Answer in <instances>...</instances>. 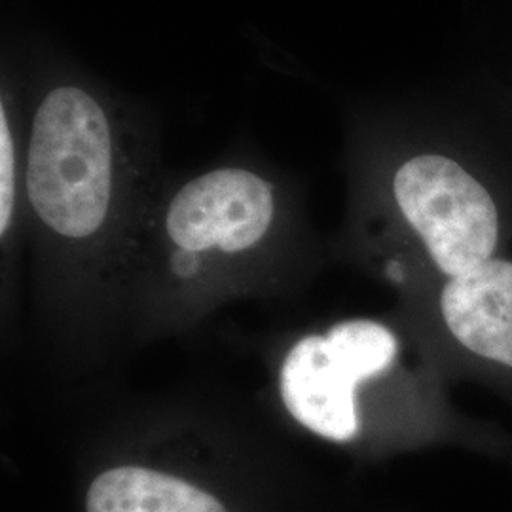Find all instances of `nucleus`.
Masks as SVG:
<instances>
[{"label":"nucleus","mask_w":512,"mask_h":512,"mask_svg":"<svg viewBox=\"0 0 512 512\" xmlns=\"http://www.w3.org/2000/svg\"><path fill=\"white\" fill-rule=\"evenodd\" d=\"M25 200L57 241L90 243L118 219L133 126L82 74H50L29 107Z\"/></svg>","instance_id":"obj_1"},{"label":"nucleus","mask_w":512,"mask_h":512,"mask_svg":"<svg viewBox=\"0 0 512 512\" xmlns=\"http://www.w3.org/2000/svg\"><path fill=\"white\" fill-rule=\"evenodd\" d=\"M391 198L435 270L442 330L511 304L512 256L501 253L494 196L463 165L435 152L410 156L391 177Z\"/></svg>","instance_id":"obj_2"},{"label":"nucleus","mask_w":512,"mask_h":512,"mask_svg":"<svg viewBox=\"0 0 512 512\" xmlns=\"http://www.w3.org/2000/svg\"><path fill=\"white\" fill-rule=\"evenodd\" d=\"M399 353L397 334L374 319H348L308 334L281 363V401L313 435L351 442L361 431L359 389L387 374Z\"/></svg>","instance_id":"obj_3"},{"label":"nucleus","mask_w":512,"mask_h":512,"mask_svg":"<svg viewBox=\"0 0 512 512\" xmlns=\"http://www.w3.org/2000/svg\"><path fill=\"white\" fill-rule=\"evenodd\" d=\"M281 194L255 169L224 165L186 181L165 203L162 230L186 256L251 253L274 232Z\"/></svg>","instance_id":"obj_4"},{"label":"nucleus","mask_w":512,"mask_h":512,"mask_svg":"<svg viewBox=\"0 0 512 512\" xmlns=\"http://www.w3.org/2000/svg\"><path fill=\"white\" fill-rule=\"evenodd\" d=\"M86 512H226L215 495L179 476L139 465L114 467L95 476Z\"/></svg>","instance_id":"obj_5"},{"label":"nucleus","mask_w":512,"mask_h":512,"mask_svg":"<svg viewBox=\"0 0 512 512\" xmlns=\"http://www.w3.org/2000/svg\"><path fill=\"white\" fill-rule=\"evenodd\" d=\"M19 99L8 76H2L0 92V236L14 228L18 213L19 190L25 192V148L27 131H23Z\"/></svg>","instance_id":"obj_6"}]
</instances>
